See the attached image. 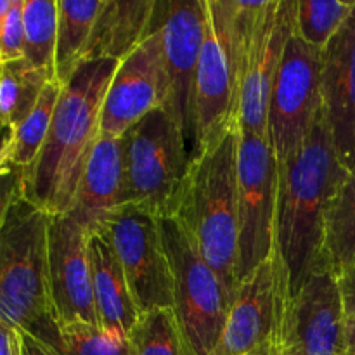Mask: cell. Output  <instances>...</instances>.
Here are the masks:
<instances>
[{"instance_id":"cell-23","label":"cell","mask_w":355,"mask_h":355,"mask_svg":"<svg viewBox=\"0 0 355 355\" xmlns=\"http://www.w3.org/2000/svg\"><path fill=\"white\" fill-rule=\"evenodd\" d=\"M62 87L59 80H51L42 90L40 99L23 123L14 130H6L2 144V163L10 162L19 168H30L37 159L49 130H51L54 111L58 107Z\"/></svg>"},{"instance_id":"cell-27","label":"cell","mask_w":355,"mask_h":355,"mask_svg":"<svg viewBox=\"0 0 355 355\" xmlns=\"http://www.w3.org/2000/svg\"><path fill=\"white\" fill-rule=\"evenodd\" d=\"M134 355H193L173 309H158L141 315L130 333Z\"/></svg>"},{"instance_id":"cell-18","label":"cell","mask_w":355,"mask_h":355,"mask_svg":"<svg viewBox=\"0 0 355 355\" xmlns=\"http://www.w3.org/2000/svg\"><path fill=\"white\" fill-rule=\"evenodd\" d=\"M123 207V166L120 137L101 134L87 159L71 210L89 236L103 231L107 220Z\"/></svg>"},{"instance_id":"cell-10","label":"cell","mask_w":355,"mask_h":355,"mask_svg":"<svg viewBox=\"0 0 355 355\" xmlns=\"http://www.w3.org/2000/svg\"><path fill=\"white\" fill-rule=\"evenodd\" d=\"M288 302L286 272L274 250L267 262L239 283L227 322L211 355H252L276 350Z\"/></svg>"},{"instance_id":"cell-21","label":"cell","mask_w":355,"mask_h":355,"mask_svg":"<svg viewBox=\"0 0 355 355\" xmlns=\"http://www.w3.org/2000/svg\"><path fill=\"white\" fill-rule=\"evenodd\" d=\"M270 0L250 2V0H207L211 26L227 54L232 80L238 94H241L243 78L248 64V55L253 47L260 21Z\"/></svg>"},{"instance_id":"cell-29","label":"cell","mask_w":355,"mask_h":355,"mask_svg":"<svg viewBox=\"0 0 355 355\" xmlns=\"http://www.w3.org/2000/svg\"><path fill=\"white\" fill-rule=\"evenodd\" d=\"M24 0H16L7 16L0 19V62L19 61L24 55Z\"/></svg>"},{"instance_id":"cell-7","label":"cell","mask_w":355,"mask_h":355,"mask_svg":"<svg viewBox=\"0 0 355 355\" xmlns=\"http://www.w3.org/2000/svg\"><path fill=\"white\" fill-rule=\"evenodd\" d=\"M279 165L269 139L239 128L238 283L274 255Z\"/></svg>"},{"instance_id":"cell-17","label":"cell","mask_w":355,"mask_h":355,"mask_svg":"<svg viewBox=\"0 0 355 355\" xmlns=\"http://www.w3.org/2000/svg\"><path fill=\"white\" fill-rule=\"evenodd\" d=\"M322 103L336 149L349 170L355 166V7L322 51Z\"/></svg>"},{"instance_id":"cell-36","label":"cell","mask_w":355,"mask_h":355,"mask_svg":"<svg viewBox=\"0 0 355 355\" xmlns=\"http://www.w3.org/2000/svg\"><path fill=\"white\" fill-rule=\"evenodd\" d=\"M252 355H276V350H263V352H257Z\"/></svg>"},{"instance_id":"cell-22","label":"cell","mask_w":355,"mask_h":355,"mask_svg":"<svg viewBox=\"0 0 355 355\" xmlns=\"http://www.w3.org/2000/svg\"><path fill=\"white\" fill-rule=\"evenodd\" d=\"M106 0H58V49H55V75L61 83L71 78L82 64L83 52L92 35L94 24L104 9Z\"/></svg>"},{"instance_id":"cell-3","label":"cell","mask_w":355,"mask_h":355,"mask_svg":"<svg viewBox=\"0 0 355 355\" xmlns=\"http://www.w3.org/2000/svg\"><path fill=\"white\" fill-rule=\"evenodd\" d=\"M238 155L239 125H236L191 158L172 215L220 277L231 304L239 288Z\"/></svg>"},{"instance_id":"cell-20","label":"cell","mask_w":355,"mask_h":355,"mask_svg":"<svg viewBox=\"0 0 355 355\" xmlns=\"http://www.w3.org/2000/svg\"><path fill=\"white\" fill-rule=\"evenodd\" d=\"M156 0H106L83 52V62L123 61L151 30Z\"/></svg>"},{"instance_id":"cell-28","label":"cell","mask_w":355,"mask_h":355,"mask_svg":"<svg viewBox=\"0 0 355 355\" xmlns=\"http://www.w3.org/2000/svg\"><path fill=\"white\" fill-rule=\"evenodd\" d=\"M61 355H134L130 336L110 333L101 326L68 324L61 328Z\"/></svg>"},{"instance_id":"cell-12","label":"cell","mask_w":355,"mask_h":355,"mask_svg":"<svg viewBox=\"0 0 355 355\" xmlns=\"http://www.w3.org/2000/svg\"><path fill=\"white\" fill-rule=\"evenodd\" d=\"M170 85L163 59L162 33L155 21L148 37L120 61L104 97L101 134L121 137L158 107H168Z\"/></svg>"},{"instance_id":"cell-33","label":"cell","mask_w":355,"mask_h":355,"mask_svg":"<svg viewBox=\"0 0 355 355\" xmlns=\"http://www.w3.org/2000/svg\"><path fill=\"white\" fill-rule=\"evenodd\" d=\"M0 355H21L19 331L6 321H0Z\"/></svg>"},{"instance_id":"cell-32","label":"cell","mask_w":355,"mask_h":355,"mask_svg":"<svg viewBox=\"0 0 355 355\" xmlns=\"http://www.w3.org/2000/svg\"><path fill=\"white\" fill-rule=\"evenodd\" d=\"M19 331V347H21V355H61L55 349H52L51 345H47L45 342L38 340L37 336L30 335L26 331Z\"/></svg>"},{"instance_id":"cell-13","label":"cell","mask_w":355,"mask_h":355,"mask_svg":"<svg viewBox=\"0 0 355 355\" xmlns=\"http://www.w3.org/2000/svg\"><path fill=\"white\" fill-rule=\"evenodd\" d=\"M345 314L331 270L315 272L288 302L276 355H347Z\"/></svg>"},{"instance_id":"cell-2","label":"cell","mask_w":355,"mask_h":355,"mask_svg":"<svg viewBox=\"0 0 355 355\" xmlns=\"http://www.w3.org/2000/svg\"><path fill=\"white\" fill-rule=\"evenodd\" d=\"M120 61L83 62L62 87L51 130L30 168L24 198L49 215L71 210L87 159L101 135L104 97Z\"/></svg>"},{"instance_id":"cell-30","label":"cell","mask_w":355,"mask_h":355,"mask_svg":"<svg viewBox=\"0 0 355 355\" xmlns=\"http://www.w3.org/2000/svg\"><path fill=\"white\" fill-rule=\"evenodd\" d=\"M0 68H2V76H0V120H2L3 128H9L14 110H16L21 97L24 59L3 62V64H0Z\"/></svg>"},{"instance_id":"cell-5","label":"cell","mask_w":355,"mask_h":355,"mask_svg":"<svg viewBox=\"0 0 355 355\" xmlns=\"http://www.w3.org/2000/svg\"><path fill=\"white\" fill-rule=\"evenodd\" d=\"M123 207L170 217L191 162L182 128L166 107H158L120 137Z\"/></svg>"},{"instance_id":"cell-11","label":"cell","mask_w":355,"mask_h":355,"mask_svg":"<svg viewBox=\"0 0 355 355\" xmlns=\"http://www.w3.org/2000/svg\"><path fill=\"white\" fill-rule=\"evenodd\" d=\"M118 260L141 314L173 309V276L163 245L159 218L135 207H121L107 220Z\"/></svg>"},{"instance_id":"cell-15","label":"cell","mask_w":355,"mask_h":355,"mask_svg":"<svg viewBox=\"0 0 355 355\" xmlns=\"http://www.w3.org/2000/svg\"><path fill=\"white\" fill-rule=\"evenodd\" d=\"M297 0H270L248 55L238 125L241 130L269 139V104L284 51L295 35Z\"/></svg>"},{"instance_id":"cell-35","label":"cell","mask_w":355,"mask_h":355,"mask_svg":"<svg viewBox=\"0 0 355 355\" xmlns=\"http://www.w3.org/2000/svg\"><path fill=\"white\" fill-rule=\"evenodd\" d=\"M14 2H16V0H0V19L9 14V10L14 7Z\"/></svg>"},{"instance_id":"cell-34","label":"cell","mask_w":355,"mask_h":355,"mask_svg":"<svg viewBox=\"0 0 355 355\" xmlns=\"http://www.w3.org/2000/svg\"><path fill=\"white\" fill-rule=\"evenodd\" d=\"M345 342L347 352L355 355V321L345 319Z\"/></svg>"},{"instance_id":"cell-31","label":"cell","mask_w":355,"mask_h":355,"mask_svg":"<svg viewBox=\"0 0 355 355\" xmlns=\"http://www.w3.org/2000/svg\"><path fill=\"white\" fill-rule=\"evenodd\" d=\"M336 281H338V290L340 297H342V307L345 319L355 321V260L340 276H336Z\"/></svg>"},{"instance_id":"cell-14","label":"cell","mask_w":355,"mask_h":355,"mask_svg":"<svg viewBox=\"0 0 355 355\" xmlns=\"http://www.w3.org/2000/svg\"><path fill=\"white\" fill-rule=\"evenodd\" d=\"M90 236L69 214L49 218V274L55 319L68 324L99 326L94 302Z\"/></svg>"},{"instance_id":"cell-24","label":"cell","mask_w":355,"mask_h":355,"mask_svg":"<svg viewBox=\"0 0 355 355\" xmlns=\"http://www.w3.org/2000/svg\"><path fill=\"white\" fill-rule=\"evenodd\" d=\"M355 260V166L336 193L326 217L324 263L340 276Z\"/></svg>"},{"instance_id":"cell-8","label":"cell","mask_w":355,"mask_h":355,"mask_svg":"<svg viewBox=\"0 0 355 355\" xmlns=\"http://www.w3.org/2000/svg\"><path fill=\"white\" fill-rule=\"evenodd\" d=\"M322 51L293 35L270 94L269 142L277 165L295 158L307 144L324 107L321 90Z\"/></svg>"},{"instance_id":"cell-16","label":"cell","mask_w":355,"mask_h":355,"mask_svg":"<svg viewBox=\"0 0 355 355\" xmlns=\"http://www.w3.org/2000/svg\"><path fill=\"white\" fill-rule=\"evenodd\" d=\"M208 10V7H207ZM239 94L232 80L227 54L211 26L207 23V37L201 49L194 90V156L218 141L238 125Z\"/></svg>"},{"instance_id":"cell-9","label":"cell","mask_w":355,"mask_h":355,"mask_svg":"<svg viewBox=\"0 0 355 355\" xmlns=\"http://www.w3.org/2000/svg\"><path fill=\"white\" fill-rule=\"evenodd\" d=\"M153 21L162 33L163 59L168 75L166 110L182 128L187 151L194 155V90L201 49L207 37V0H156Z\"/></svg>"},{"instance_id":"cell-25","label":"cell","mask_w":355,"mask_h":355,"mask_svg":"<svg viewBox=\"0 0 355 355\" xmlns=\"http://www.w3.org/2000/svg\"><path fill=\"white\" fill-rule=\"evenodd\" d=\"M24 55L31 68L55 75V49H58V0H24Z\"/></svg>"},{"instance_id":"cell-26","label":"cell","mask_w":355,"mask_h":355,"mask_svg":"<svg viewBox=\"0 0 355 355\" xmlns=\"http://www.w3.org/2000/svg\"><path fill=\"white\" fill-rule=\"evenodd\" d=\"M355 7V0H297L295 35L305 44L324 51Z\"/></svg>"},{"instance_id":"cell-1","label":"cell","mask_w":355,"mask_h":355,"mask_svg":"<svg viewBox=\"0 0 355 355\" xmlns=\"http://www.w3.org/2000/svg\"><path fill=\"white\" fill-rule=\"evenodd\" d=\"M349 175L322 107L304 149L279 165L276 252L286 272L290 300L326 269V217Z\"/></svg>"},{"instance_id":"cell-19","label":"cell","mask_w":355,"mask_h":355,"mask_svg":"<svg viewBox=\"0 0 355 355\" xmlns=\"http://www.w3.org/2000/svg\"><path fill=\"white\" fill-rule=\"evenodd\" d=\"M89 250L99 326L110 333L130 336L142 314L106 229L90 236Z\"/></svg>"},{"instance_id":"cell-6","label":"cell","mask_w":355,"mask_h":355,"mask_svg":"<svg viewBox=\"0 0 355 355\" xmlns=\"http://www.w3.org/2000/svg\"><path fill=\"white\" fill-rule=\"evenodd\" d=\"M173 276V312L193 355H211L231 312V298L175 217L159 218Z\"/></svg>"},{"instance_id":"cell-4","label":"cell","mask_w":355,"mask_h":355,"mask_svg":"<svg viewBox=\"0 0 355 355\" xmlns=\"http://www.w3.org/2000/svg\"><path fill=\"white\" fill-rule=\"evenodd\" d=\"M49 218L24 196L2 208L0 217V321L37 336L59 352L49 274Z\"/></svg>"}]
</instances>
